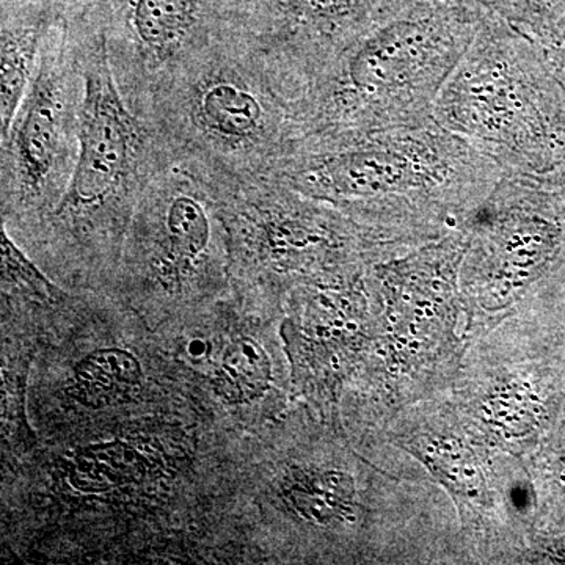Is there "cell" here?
I'll list each match as a JSON object with an SVG mask.
<instances>
[{
  "instance_id": "obj_1",
  "label": "cell",
  "mask_w": 565,
  "mask_h": 565,
  "mask_svg": "<svg viewBox=\"0 0 565 565\" xmlns=\"http://www.w3.org/2000/svg\"><path fill=\"white\" fill-rule=\"evenodd\" d=\"M269 177L341 212L381 259L462 228L504 172L433 118L305 137Z\"/></svg>"
},
{
  "instance_id": "obj_2",
  "label": "cell",
  "mask_w": 565,
  "mask_h": 565,
  "mask_svg": "<svg viewBox=\"0 0 565 565\" xmlns=\"http://www.w3.org/2000/svg\"><path fill=\"white\" fill-rule=\"evenodd\" d=\"M484 18L467 0H408L338 52L291 104L296 140L433 120Z\"/></svg>"
},
{
  "instance_id": "obj_3",
  "label": "cell",
  "mask_w": 565,
  "mask_h": 565,
  "mask_svg": "<svg viewBox=\"0 0 565 565\" xmlns=\"http://www.w3.org/2000/svg\"><path fill=\"white\" fill-rule=\"evenodd\" d=\"M71 25L84 73L79 151L65 195L36 232L58 264L96 270L117 258L137 204L172 154L122 99L103 33L85 18Z\"/></svg>"
},
{
  "instance_id": "obj_4",
  "label": "cell",
  "mask_w": 565,
  "mask_h": 565,
  "mask_svg": "<svg viewBox=\"0 0 565 565\" xmlns=\"http://www.w3.org/2000/svg\"><path fill=\"white\" fill-rule=\"evenodd\" d=\"M145 120L221 188L269 177L297 139L291 106L234 33L178 71Z\"/></svg>"
},
{
  "instance_id": "obj_5",
  "label": "cell",
  "mask_w": 565,
  "mask_h": 565,
  "mask_svg": "<svg viewBox=\"0 0 565 565\" xmlns=\"http://www.w3.org/2000/svg\"><path fill=\"white\" fill-rule=\"evenodd\" d=\"M434 118L504 174L565 173V84L550 47L484 18Z\"/></svg>"
},
{
  "instance_id": "obj_6",
  "label": "cell",
  "mask_w": 565,
  "mask_h": 565,
  "mask_svg": "<svg viewBox=\"0 0 565 565\" xmlns=\"http://www.w3.org/2000/svg\"><path fill=\"white\" fill-rule=\"evenodd\" d=\"M84 98L79 43L71 22L51 25L39 66L9 132L0 137L3 225L36 232L76 167Z\"/></svg>"
},
{
  "instance_id": "obj_7",
  "label": "cell",
  "mask_w": 565,
  "mask_h": 565,
  "mask_svg": "<svg viewBox=\"0 0 565 565\" xmlns=\"http://www.w3.org/2000/svg\"><path fill=\"white\" fill-rule=\"evenodd\" d=\"M465 230L468 315L508 310L548 280L565 255V192L545 177L504 174Z\"/></svg>"
},
{
  "instance_id": "obj_8",
  "label": "cell",
  "mask_w": 565,
  "mask_h": 565,
  "mask_svg": "<svg viewBox=\"0 0 565 565\" xmlns=\"http://www.w3.org/2000/svg\"><path fill=\"white\" fill-rule=\"evenodd\" d=\"M226 230L243 273L307 282L373 263L374 252L341 212L273 177L222 189Z\"/></svg>"
},
{
  "instance_id": "obj_9",
  "label": "cell",
  "mask_w": 565,
  "mask_h": 565,
  "mask_svg": "<svg viewBox=\"0 0 565 565\" xmlns=\"http://www.w3.org/2000/svg\"><path fill=\"white\" fill-rule=\"evenodd\" d=\"M84 18L103 33L122 99L143 120L178 71L234 33L232 0H99Z\"/></svg>"
},
{
  "instance_id": "obj_10",
  "label": "cell",
  "mask_w": 565,
  "mask_h": 565,
  "mask_svg": "<svg viewBox=\"0 0 565 565\" xmlns=\"http://www.w3.org/2000/svg\"><path fill=\"white\" fill-rule=\"evenodd\" d=\"M408 0H232L234 35L289 104L352 40Z\"/></svg>"
},
{
  "instance_id": "obj_11",
  "label": "cell",
  "mask_w": 565,
  "mask_h": 565,
  "mask_svg": "<svg viewBox=\"0 0 565 565\" xmlns=\"http://www.w3.org/2000/svg\"><path fill=\"white\" fill-rule=\"evenodd\" d=\"M54 18L31 7L2 2L0 20V137L9 132L11 121L31 87L41 47L55 24Z\"/></svg>"
},
{
  "instance_id": "obj_12",
  "label": "cell",
  "mask_w": 565,
  "mask_h": 565,
  "mask_svg": "<svg viewBox=\"0 0 565 565\" xmlns=\"http://www.w3.org/2000/svg\"><path fill=\"white\" fill-rule=\"evenodd\" d=\"M486 18L556 47L565 36V0H467Z\"/></svg>"
},
{
  "instance_id": "obj_13",
  "label": "cell",
  "mask_w": 565,
  "mask_h": 565,
  "mask_svg": "<svg viewBox=\"0 0 565 565\" xmlns=\"http://www.w3.org/2000/svg\"><path fill=\"white\" fill-rule=\"evenodd\" d=\"M74 377L82 403L99 405L139 384L141 366L132 353L122 349H99L76 364Z\"/></svg>"
},
{
  "instance_id": "obj_14",
  "label": "cell",
  "mask_w": 565,
  "mask_h": 565,
  "mask_svg": "<svg viewBox=\"0 0 565 565\" xmlns=\"http://www.w3.org/2000/svg\"><path fill=\"white\" fill-rule=\"evenodd\" d=\"M270 381L273 366L262 344L241 338L226 349L215 386L223 399L244 404L262 397L269 390Z\"/></svg>"
},
{
  "instance_id": "obj_15",
  "label": "cell",
  "mask_w": 565,
  "mask_h": 565,
  "mask_svg": "<svg viewBox=\"0 0 565 565\" xmlns=\"http://www.w3.org/2000/svg\"><path fill=\"white\" fill-rule=\"evenodd\" d=\"M355 482L343 470L323 471L289 492L296 511L315 525L330 526L352 514Z\"/></svg>"
},
{
  "instance_id": "obj_16",
  "label": "cell",
  "mask_w": 565,
  "mask_h": 565,
  "mask_svg": "<svg viewBox=\"0 0 565 565\" xmlns=\"http://www.w3.org/2000/svg\"><path fill=\"white\" fill-rule=\"evenodd\" d=\"M2 267L3 278L17 282L33 296L50 302H57V299H61L62 291L58 286H55L47 275L41 273L40 267L14 244L7 228L2 230Z\"/></svg>"
},
{
  "instance_id": "obj_17",
  "label": "cell",
  "mask_w": 565,
  "mask_h": 565,
  "mask_svg": "<svg viewBox=\"0 0 565 565\" xmlns=\"http://www.w3.org/2000/svg\"><path fill=\"white\" fill-rule=\"evenodd\" d=\"M2 2L31 7L50 14L55 21L73 22L84 18L99 0H2Z\"/></svg>"
},
{
  "instance_id": "obj_18",
  "label": "cell",
  "mask_w": 565,
  "mask_h": 565,
  "mask_svg": "<svg viewBox=\"0 0 565 565\" xmlns=\"http://www.w3.org/2000/svg\"><path fill=\"white\" fill-rule=\"evenodd\" d=\"M552 52L553 62H555V66L557 73H559L561 79L564 81L565 84V36L556 47L550 50Z\"/></svg>"
},
{
  "instance_id": "obj_19",
  "label": "cell",
  "mask_w": 565,
  "mask_h": 565,
  "mask_svg": "<svg viewBox=\"0 0 565 565\" xmlns=\"http://www.w3.org/2000/svg\"><path fill=\"white\" fill-rule=\"evenodd\" d=\"M548 180L555 182V184L559 185L561 189L565 192V173L553 174V177H546Z\"/></svg>"
},
{
  "instance_id": "obj_20",
  "label": "cell",
  "mask_w": 565,
  "mask_h": 565,
  "mask_svg": "<svg viewBox=\"0 0 565 565\" xmlns=\"http://www.w3.org/2000/svg\"><path fill=\"white\" fill-rule=\"evenodd\" d=\"M559 269H565V255H564L563 262H561V264H559Z\"/></svg>"
}]
</instances>
